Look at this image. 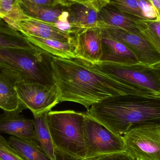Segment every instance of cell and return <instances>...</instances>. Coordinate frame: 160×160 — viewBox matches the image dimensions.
<instances>
[{
	"mask_svg": "<svg viewBox=\"0 0 160 160\" xmlns=\"http://www.w3.org/2000/svg\"><path fill=\"white\" fill-rule=\"evenodd\" d=\"M52 76L60 93V102H72L88 110L93 104L113 96H148L97 69L80 58L52 56Z\"/></svg>",
	"mask_w": 160,
	"mask_h": 160,
	"instance_id": "1",
	"label": "cell"
},
{
	"mask_svg": "<svg viewBox=\"0 0 160 160\" xmlns=\"http://www.w3.org/2000/svg\"><path fill=\"white\" fill-rule=\"evenodd\" d=\"M87 115L116 135L136 128L160 127V96H113L93 104Z\"/></svg>",
	"mask_w": 160,
	"mask_h": 160,
	"instance_id": "2",
	"label": "cell"
},
{
	"mask_svg": "<svg viewBox=\"0 0 160 160\" xmlns=\"http://www.w3.org/2000/svg\"><path fill=\"white\" fill-rule=\"evenodd\" d=\"M52 57L38 47L32 49L0 48V72L14 82L23 80L54 84Z\"/></svg>",
	"mask_w": 160,
	"mask_h": 160,
	"instance_id": "3",
	"label": "cell"
},
{
	"mask_svg": "<svg viewBox=\"0 0 160 160\" xmlns=\"http://www.w3.org/2000/svg\"><path fill=\"white\" fill-rule=\"evenodd\" d=\"M86 112L50 111L47 118L56 150L78 159L86 157L84 128Z\"/></svg>",
	"mask_w": 160,
	"mask_h": 160,
	"instance_id": "4",
	"label": "cell"
},
{
	"mask_svg": "<svg viewBox=\"0 0 160 160\" xmlns=\"http://www.w3.org/2000/svg\"><path fill=\"white\" fill-rule=\"evenodd\" d=\"M92 64V63H91ZM97 69L148 96H160V79L156 68L144 65L99 62Z\"/></svg>",
	"mask_w": 160,
	"mask_h": 160,
	"instance_id": "5",
	"label": "cell"
},
{
	"mask_svg": "<svg viewBox=\"0 0 160 160\" xmlns=\"http://www.w3.org/2000/svg\"><path fill=\"white\" fill-rule=\"evenodd\" d=\"M87 158L126 152L123 136L116 135L86 113L84 128Z\"/></svg>",
	"mask_w": 160,
	"mask_h": 160,
	"instance_id": "6",
	"label": "cell"
},
{
	"mask_svg": "<svg viewBox=\"0 0 160 160\" xmlns=\"http://www.w3.org/2000/svg\"><path fill=\"white\" fill-rule=\"evenodd\" d=\"M18 96L22 102L33 115L48 112L60 103V93L55 84L19 80L14 82Z\"/></svg>",
	"mask_w": 160,
	"mask_h": 160,
	"instance_id": "7",
	"label": "cell"
},
{
	"mask_svg": "<svg viewBox=\"0 0 160 160\" xmlns=\"http://www.w3.org/2000/svg\"><path fill=\"white\" fill-rule=\"evenodd\" d=\"M126 152L136 160H160V127L136 128L123 135Z\"/></svg>",
	"mask_w": 160,
	"mask_h": 160,
	"instance_id": "8",
	"label": "cell"
},
{
	"mask_svg": "<svg viewBox=\"0 0 160 160\" xmlns=\"http://www.w3.org/2000/svg\"><path fill=\"white\" fill-rule=\"evenodd\" d=\"M102 29L109 36L127 46L142 64L155 68L160 67V52L141 34L114 27Z\"/></svg>",
	"mask_w": 160,
	"mask_h": 160,
	"instance_id": "9",
	"label": "cell"
},
{
	"mask_svg": "<svg viewBox=\"0 0 160 160\" xmlns=\"http://www.w3.org/2000/svg\"><path fill=\"white\" fill-rule=\"evenodd\" d=\"M102 29L98 27L80 30L71 35V43L78 58L92 64L100 62L102 55Z\"/></svg>",
	"mask_w": 160,
	"mask_h": 160,
	"instance_id": "10",
	"label": "cell"
},
{
	"mask_svg": "<svg viewBox=\"0 0 160 160\" xmlns=\"http://www.w3.org/2000/svg\"><path fill=\"white\" fill-rule=\"evenodd\" d=\"M8 24L25 35L55 39L63 42H69L71 39V35L68 32L26 16L23 19L12 22Z\"/></svg>",
	"mask_w": 160,
	"mask_h": 160,
	"instance_id": "11",
	"label": "cell"
},
{
	"mask_svg": "<svg viewBox=\"0 0 160 160\" xmlns=\"http://www.w3.org/2000/svg\"><path fill=\"white\" fill-rule=\"evenodd\" d=\"M102 55L100 62L128 65L141 64L127 46L109 36L102 29Z\"/></svg>",
	"mask_w": 160,
	"mask_h": 160,
	"instance_id": "12",
	"label": "cell"
},
{
	"mask_svg": "<svg viewBox=\"0 0 160 160\" xmlns=\"http://www.w3.org/2000/svg\"><path fill=\"white\" fill-rule=\"evenodd\" d=\"M0 133L36 141L34 119L25 118L23 115L4 112L0 115Z\"/></svg>",
	"mask_w": 160,
	"mask_h": 160,
	"instance_id": "13",
	"label": "cell"
},
{
	"mask_svg": "<svg viewBox=\"0 0 160 160\" xmlns=\"http://www.w3.org/2000/svg\"><path fill=\"white\" fill-rule=\"evenodd\" d=\"M14 81L0 72V108L4 112L19 114L27 109L19 98Z\"/></svg>",
	"mask_w": 160,
	"mask_h": 160,
	"instance_id": "14",
	"label": "cell"
},
{
	"mask_svg": "<svg viewBox=\"0 0 160 160\" xmlns=\"http://www.w3.org/2000/svg\"><path fill=\"white\" fill-rule=\"evenodd\" d=\"M98 16L100 21L105 25L104 29L114 27L135 34H141L136 24L137 18L122 13L116 8L114 9L106 6L99 12Z\"/></svg>",
	"mask_w": 160,
	"mask_h": 160,
	"instance_id": "15",
	"label": "cell"
},
{
	"mask_svg": "<svg viewBox=\"0 0 160 160\" xmlns=\"http://www.w3.org/2000/svg\"><path fill=\"white\" fill-rule=\"evenodd\" d=\"M18 3L22 13L25 16L48 23H55L60 20L70 18L69 12L56 7H48L19 1Z\"/></svg>",
	"mask_w": 160,
	"mask_h": 160,
	"instance_id": "16",
	"label": "cell"
},
{
	"mask_svg": "<svg viewBox=\"0 0 160 160\" xmlns=\"http://www.w3.org/2000/svg\"><path fill=\"white\" fill-rule=\"evenodd\" d=\"M70 13V35L84 29L105 28L104 23L99 19L98 13L93 9L79 4Z\"/></svg>",
	"mask_w": 160,
	"mask_h": 160,
	"instance_id": "17",
	"label": "cell"
},
{
	"mask_svg": "<svg viewBox=\"0 0 160 160\" xmlns=\"http://www.w3.org/2000/svg\"><path fill=\"white\" fill-rule=\"evenodd\" d=\"M35 46L51 54L63 59L78 58L75 54L72 44L69 42H63L55 39L41 38L23 35Z\"/></svg>",
	"mask_w": 160,
	"mask_h": 160,
	"instance_id": "18",
	"label": "cell"
},
{
	"mask_svg": "<svg viewBox=\"0 0 160 160\" xmlns=\"http://www.w3.org/2000/svg\"><path fill=\"white\" fill-rule=\"evenodd\" d=\"M48 113H42L33 115L36 141L51 160H56L55 148L47 122Z\"/></svg>",
	"mask_w": 160,
	"mask_h": 160,
	"instance_id": "19",
	"label": "cell"
},
{
	"mask_svg": "<svg viewBox=\"0 0 160 160\" xmlns=\"http://www.w3.org/2000/svg\"><path fill=\"white\" fill-rule=\"evenodd\" d=\"M0 48L32 49L38 48L31 43L22 34L0 19Z\"/></svg>",
	"mask_w": 160,
	"mask_h": 160,
	"instance_id": "20",
	"label": "cell"
},
{
	"mask_svg": "<svg viewBox=\"0 0 160 160\" xmlns=\"http://www.w3.org/2000/svg\"><path fill=\"white\" fill-rule=\"evenodd\" d=\"M8 142L26 160H51L35 140L11 136Z\"/></svg>",
	"mask_w": 160,
	"mask_h": 160,
	"instance_id": "21",
	"label": "cell"
},
{
	"mask_svg": "<svg viewBox=\"0 0 160 160\" xmlns=\"http://www.w3.org/2000/svg\"><path fill=\"white\" fill-rule=\"evenodd\" d=\"M136 24L141 34L160 52V19L137 18Z\"/></svg>",
	"mask_w": 160,
	"mask_h": 160,
	"instance_id": "22",
	"label": "cell"
},
{
	"mask_svg": "<svg viewBox=\"0 0 160 160\" xmlns=\"http://www.w3.org/2000/svg\"><path fill=\"white\" fill-rule=\"evenodd\" d=\"M110 4L122 13L146 20L137 0H110Z\"/></svg>",
	"mask_w": 160,
	"mask_h": 160,
	"instance_id": "23",
	"label": "cell"
},
{
	"mask_svg": "<svg viewBox=\"0 0 160 160\" xmlns=\"http://www.w3.org/2000/svg\"><path fill=\"white\" fill-rule=\"evenodd\" d=\"M0 160H26L0 134Z\"/></svg>",
	"mask_w": 160,
	"mask_h": 160,
	"instance_id": "24",
	"label": "cell"
},
{
	"mask_svg": "<svg viewBox=\"0 0 160 160\" xmlns=\"http://www.w3.org/2000/svg\"><path fill=\"white\" fill-rule=\"evenodd\" d=\"M18 5V0H0V19L7 18Z\"/></svg>",
	"mask_w": 160,
	"mask_h": 160,
	"instance_id": "25",
	"label": "cell"
},
{
	"mask_svg": "<svg viewBox=\"0 0 160 160\" xmlns=\"http://www.w3.org/2000/svg\"><path fill=\"white\" fill-rule=\"evenodd\" d=\"M83 160H136L126 152L101 155L93 158H87Z\"/></svg>",
	"mask_w": 160,
	"mask_h": 160,
	"instance_id": "26",
	"label": "cell"
},
{
	"mask_svg": "<svg viewBox=\"0 0 160 160\" xmlns=\"http://www.w3.org/2000/svg\"><path fill=\"white\" fill-rule=\"evenodd\" d=\"M78 4L89 8L99 13L104 7L110 4V0H78Z\"/></svg>",
	"mask_w": 160,
	"mask_h": 160,
	"instance_id": "27",
	"label": "cell"
},
{
	"mask_svg": "<svg viewBox=\"0 0 160 160\" xmlns=\"http://www.w3.org/2000/svg\"><path fill=\"white\" fill-rule=\"evenodd\" d=\"M21 2H26L35 4L51 8H55L57 6L62 5L61 0H18Z\"/></svg>",
	"mask_w": 160,
	"mask_h": 160,
	"instance_id": "28",
	"label": "cell"
},
{
	"mask_svg": "<svg viewBox=\"0 0 160 160\" xmlns=\"http://www.w3.org/2000/svg\"><path fill=\"white\" fill-rule=\"evenodd\" d=\"M55 154H56V160H83L78 159L70 156H68L59 150L55 149Z\"/></svg>",
	"mask_w": 160,
	"mask_h": 160,
	"instance_id": "29",
	"label": "cell"
},
{
	"mask_svg": "<svg viewBox=\"0 0 160 160\" xmlns=\"http://www.w3.org/2000/svg\"><path fill=\"white\" fill-rule=\"evenodd\" d=\"M152 5L157 13V18L160 19V0H147Z\"/></svg>",
	"mask_w": 160,
	"mask_h": 160,
	"instance_id": "30",
	"label": "cell"
},
{
	"mask_svg": "<svg viewBox=\"0 0 160 160\" xmlns=\"http://www.w3.org/2000/svg\"><path fill=\"white\" fill-rule=\"evenodd\" d=\"M62 6L69 7L75 4H78V0H61Z\"/></svg>",
	"mask_w": 160,
	"mask_h": 160,
	"instance_id": "31",
	"label": "cell"
},
{
	"mask_svg": "<svg viewBox=\"0 0 160 160\" xmlns=\"http://www.w3.org/2000/svg\"><path fill=\"white\" fill-rule=\"evenodd\" d=\"M156 68V70H157V72H158V74L159 76V78L160 79V67H159L157 68Z\"/></svg>",
	"mask_w": 160,
	"mask_h": 160,
	"instance_id": "32",
	"label": "cell"
}]
</instances>
